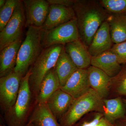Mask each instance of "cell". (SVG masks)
<instances>
[{"mask_svg": "<svg viewBox=\"0 0 126 126\" xmlns=\"http://www.w3.org/2000/svg\"><path fill=\"white\" fill-rule=\"evenodd\" d=\"M91 65L102 70L112 78L116 76L122 68L116 55L110 50L92 57Z\"/></svg>", "mask_w": 126, "mask_h": 126, "instance_id": "14", "label": "cell"}, {"mask_svg": "<svg viewBox=\"0 0 126 126\" xmlns=\"http://www.w3.org/2000/svg\"><path fill=\"white\" fill-rule=\"evenodd\" d=\"M6 0H0V8H1L4 5Z\"/></svg>", "mask_w": 126, "mask_h": 126, "instance_id": "31", "label": "cell"}, {"mask_svg": "<svg viewBox=\"0 0 126 126\" xmlns=\"http://www.w3.org/2000/svg\"><path fill=\"white\" fill-rule=\"evenodd\" d=\"M54 68L59 79L61 88L65 85L72 74L79 69L65 52L64 46L58 59Z\"/></svg>", "mask_w": 126, "mask_h": 126, "instance_id": "21", "label": "cell"}, {"mask_svg": "<svg viewBox=\"0 0 126 126\" xmlns=\"http://www.w3.org/2000/svg\"><path fill=\"white\" fill-rule=\"evenodd\" d=\"M60 88L59 79L54 68L46 75L41 83L36 96V103H46L52 94Z\"/></svg>", "mask_w": 126, "mask_h": 126, "instance_id": "18", "label": "cell"}, {"mask_svg": "<svg viewBox=\"0 0 126 126\" xmlns=\"http://www.w3.org/2000/svg\"><path fill=\"white\" fill-rule=\"evenodd\" d=\"M110 50L116 55L121 64H126V40L114 44Z\"/></svg>", "mask_w": 126, "mask_h": 126, "instance_id": "26", "label": "cell"}, {"mask_svg": "<svg viewBox=\"0 0 126 126\" xmlns=\"http://www.w3.org/2000/svg\"><path fill=\"white\" fill-rule=\"evenodd\" d=\"M75 99L60 89L52 94L46 103L50 111L59 121L68 111Z\"/></svg>", "mask_w": 126, "mask_h": 126, "instance_id": "15", "label": "cell"}, {"mask_svg": "<svg viewBox=\"0 0 126 126\" xmlns=\"http://www.w3.org/2000/svg\"><path fill=\"white\" fill-rule=\"evenodd\" d=\"M92 111L103 113L104 104L103 99L91 88L86 94L75 99L59 123L61 126H74L83 115Z\"/></svg>", "mask_w": 126, "mask_h": 126, "instance_id": "3", "label": "cell"}, {"mask_svg": "<svg viewBox=\"0 0 126 126\" xmlns=\"http://www.w3.org/2000/svg\"><path fill=\"white\" fill-rule=\"evenodd\" d=\"M106 21L109 25L110 35L113 44L126 40V15L109 13Z\"/></svg>", "mask_w": 126, "mask_h": 126, "instance_id": "19", "label": "cell"}, {"mask_svg": "<svg viewBox=\"0 0 126 126\" xmlns=\"http://www.w3.org/2000/svg\"><path fill=\"white\" fill-rule=\"evenodd\" d=\"M90 86L102 99L108 95L112 78L102 70L90 65L87 69Z\"/></svg>", "mask_w": 126, "mask_h": 126, "instance_id": "17", "label": "cell"}, {"mask_svg": "<svg viewBox=\"0 0 126 126\" xmlns=\"http://www.w3.org/2000/svg\"><path fill=\"white\" fill-rule=\"evenodd\" d=\"M23 77L20 74L14 71L8 75L0 78V101L6 112L15 103Z\"/></svg>", "mask_w": 126, "mask_h": 126, "instance_id": "8", "label": "cell"}, {"mask_svg": "<svg viewBox=\"0 0 126 126\" xmlns=\"http://www.w3.org/2000/svg\"><path fill=\"white\" fill-rule=\"evenodd\" d=\"M91 88L87 69H79L75 72L60 88L75 98L84 95Z\"/></svg>", "mask_w": 126, "mask_h": 126, "instance_id": "11", "label": "cell"}, {"mask_svg": "<svg viewBox=\"0 0 126 126\" xmlns=\"http://www.w3.org/2000/svg\"><path fill=\"white\" fill-rule=\"evenodd\" d=\"M64 47L65 52L79 69H87L91 65L92 56L80 39L68 43Z\"/></svg>", "mask_w": 126, "mask_h": 126, "instance_id": "13", "label": "cell"}, {"mask_svg": "<svg viewBox=\"0 0 126 126\" xmlns=\"http://www.w3.org/2000/svg\"><path fill=\"white\" fill-rule=\"evenodd\" d=\"M20 0H7L0 9V32L4 28L13 15L15 9L20 2Z\"/></svg>", "mask_w": 126, "mask_h": 126, "instance_id": "23", "label": "cell"}, {"mask_svg": "<svg viewBox=\"0 0 126 126\" xmlns=\"http://www.w3.org/2000/svg\"><path fill=\"white\" fill-rule=\"evenodd\" d=\"M122 100L124 104L126 106V99H124V98H123V99H122Z\"/></svg>", "mask_w": 126, "mask_h": 126, "instance_id": "33", "label": "cell"}, {"mask_svg": "<svg viewBox=\"0 0 126 126\" xmlns=\"http://www.w3.org/2000/svg\"><path fill=\"white\" fill-rule=\"evenodd\" d=\"M116 126H126V114L124 117L115 122Z\"/></svg>", "mask_w": 126, "mask_h": 126, "instance_id": "30", "label": "cell"}, {"mask_svg": "<svg viewBox=\"0 0 126 126\" xmlns=\"http://www.w3.org/2000/svg\"><path fill=\"white\" fill-rule=\"evenodd\" d=\"M30 74L29 70L22 78L15 103L6 112L5 120L7 126H26L28 123L32 93L29 84Z\"/></svg>", "mask_w": 126, "mask_h": 126, "instance_id": "4", "label": "cell"}, {"mask_svg": "<svg viewBox=\"0 0 126 126\" xmlns=\"http://www.w3.org/2000/svg\"><path fill=\"white\" fill-rule=\"evenodd\" d=\"M44 32L41 27H28L25 38L18 51L14 71L24 76L43 51L42 40Z\"/></svg>", "mask_w": 126, "mask_h": 126, "instance_id": "2", "label": "cell"}, {"mask_svg": "<svg viewBox=\"0 0 126 126\" xmlns=\"http://www.w3.org/2000/svg\"><path fill=\"white\" fill-rule=\"evenodd\" d=\"M50 5H58L67 7L73 6L75 0H47Z\"/></svg>", "mask_w": 126, "mask_h": 126, "instance_id": "27", "label": "cell"}, {"mask_svg": "<svg viewBox=\"0 0 126 126\" xmlns=\"http://www.w3.org/2000/svg\"><path fill=\"white\" fill-rule=\"evenodd\" d=\"M113 44L109 25L106 21L96 32L88 50L92 57H93L110 50Z\"/></svg>", "mask_w": 126, "mask_h": 126, "instance_id": "12", "label": "cell"}, {"mask_svg": "<svg viewBox=\"0 0 126 126\" xmlns=\"http://www.w3.org/2000/svg\"><path fill=\"white\" fill-rule=\"evenodd\" d=\"M0 126H5V125H0ZM26 126H34L33 125V124H32V123H27V125H26Z\"/></svg>", "mask_w": 126, "mask_h": 126, "instance_id": "32", "label": "cell"}, {"mask_svg": "<svg viewBox=\"0 0 126 126\" xmlns=\"http://www.w3.org/2000/svg\"><path fill=\"white\" fill-rule=\"evenodd\" d=\"M79 39V35L76 18L44 32L42 45L44 49L57 45H65Z\"/></svg>", "mask_w": 126, "mask_h": 126, "instance_id": "6", "label": "cell"}, {"mask_svg": "<svg viewBox=\"0 0 126 126\" xmlns=\"http://www.w3.org/2000/svg\"><path fill=\"white\" fill-rule=\"evenodd\" d=\"M96 126H116L115 124H112L107 121L104 117L101 119L99 123Z\"/></svg>", "mask_w": 126, "mask_h": 126, "instance_id": "29", "label": "cell"}, {"mask_svg": "<svg viewBox=\"0 0 126 126\" xmlns=\"http://www.w3.org/2000/svg\"><path fill=\"white\" fill-rule=\"evenodd\" d=\"M99 2L109 14H125L126 12V0H101Z\"/></svg>", "mask_w": 126, "mask_h": 126, "instance_id": "24", "label": "cell"}, {"mask_svg": "<svg viewBox=\"0 0 126 126\" xmlns=\"http://www.w3.org/2000/svg\"><path fill=\"white\" fill-rule=\"evenodd\" d=\"M22 1L25 15V27H42L48 14L49 3L45 0H24Z\"/></svg>", "mask_w": 126, "mask_h": 126, "instance_id": "9", "label": "cell"}, {"mask_svg": "<svg viewBox=\"0 0 126 126\" xmlns=\"http://www.w3.org/2000/svg\"><path fill=\"white\" fill-rule=\"evenodd\" d=\"M25 21L24 9L23 1L21 0L10 19L0 32V50L21 39Z\"/></svg>", "mask_w": 126, "mask_h": 126, "instance_id": "7", "label": "cell"}, {"mask_svg": "<svg viewBox=\"0 0 126 126\" xmlns=\"http://www.w3.org/2000/svg\"><path fill=\"white\" fill-rule=\"evenodd\" d=\"M104 104V117L112 124L124 117L126 114L125 104L121 97L103 99Z\"/></svg>", "mask_w": 126, "mask_h": 126, "instance_id": "22", "label": "cell"}, {"mask_svg": "<svg viewBox=\"0 0 126 126\" xmlns=\"http://www.w3.org/2000/svg\"><path fill=\"white\" fill-rule=\"evenodd\" d=\"M28 123L34 126H61L46 103L37 104Z\"/></svg>", "mask_w": 126, "mask_h": 126, "instance_id": "20", "label": "cell"}, {"mask_svg": "<svg viewBox=\"0 0 126 126\" xmlns=\"http://www.w3.org/2000/svg\"><path fill=\"white\" fill-rule=\"evenodd\" d=\"M103 116V113L98 112L93 120L90 121L85 122L82 126H96Z\"/></svg>", "mask_w": 126, "mask_h": 126, "instance_id": "28", "label": "cell"}, {"mask_svg": "<svg viewBox=\"0 0 126 126\" xmlns=\"http://www.w3.org/2000/svg\"><path fill=\"white\" fill-rule=\"evenodd\" d=\"M75 14L80 40L88 48L97 31L107 20L109 13L99 1L75 0Z\"/></svg>", "mask_w": 126, "mask_h": 126, "instance_id": "1", "label": "cell"}, {"mask_svg": "<svg viewBox=\"0 0 126 126\" xmlns=\"http://www.w3.org/2000/svg\"><path fill=\"white\" fill-rule=\"evenodd\" d=\"M22 43L21 39L0 50V78L6 76L14 71L16 64L18 51Z\"/></svg>", "mask_w": 126, "mask_h": 126, "instance_id": "16", "label": "cell"}, {"mask_svg": "<svg viewBox=\"0 0 126 126\" xmlns=\"http://www.w3.org/2000/svg\"><path fill=\"white\" fill-rule=\"evenodd\" d=\"M76 18L73 7L50 5L46 20L41 28L45 32Z\"/></svg>", "mask_w": 126, "mask_h": 126, "instance_id": "10", "label": "cell"}, {"mask_svg": "<svg viewBox=\"0 0 126 126\" xmlns=\"http://www.w3.org/2000/svg\"><path fill=\"white\" fill-rule=\"evenodd\" d=\"M116 83V91L121 96H126V65L116 76L112 78Z\"/></svg>", "mask_w": 126, "mask_h": 126, "instance_id": "25", "label": "cell"}, {"mask_svg": "<svg viewBox=\"0 0 126 126\" xmlns=\"http://www.w3.org/2000/svg\"><path fill=\"white\" fill-rule=\"evenodd\" d=\"M125 14H126V13H125Z\"/></svg>", "mask_w": 126, "mask_h": 126, "instance_id": "34", "label": "cell"}, {"mask_svg": "<svg viewBox=\"0 0 126 126\" xmlns=\"http://www.w3.org/2000/svg\"><path fill=\"white\" fill-rule=\"evenodd\" d=\"M64 45H57L44 48L30 68L29 84L32 92L37 95L46 75L54 68Z\"/></svg>", "mask_w": 126, "mask_h": 126, "instance_id": "5", "label": "cell"}]
</instances>
